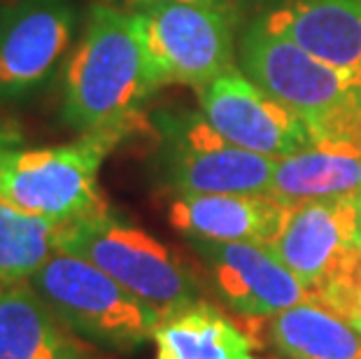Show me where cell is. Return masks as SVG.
Instances as JSON below:
<instances>
[{"label":"cell","mask_w":361,"mask_h":359,"mask_svg":"<svg viewBox=\"0 0 361 359\" xmlns=\"http://www.w3.org/2000/svg\"><path fill=\"white\" fill-rule=\"evenodd\" d=\"M73 0H10L0 5V103L24 101L54 80L71 56Z\"/></svg>","instance_id":"cell-8"},{"label":"cell","mask_w":361,"mask_h":359,"mask_svg":"<svg viewBox=\"0 0 361 359\" xmlns=\"http://www.w3.org/2000/svg\"><path fill=\"white\" fill-rule=\"evenodd\" d=\"M59 252L87 259L161 312L203 299L201 282L173 250L107 208L61 224Z\"/></svg>","instance_id":"cell-5"},{"label":"cell","mask_w":361,"mask_h":359,"mask_svg":"<svg viewBox=\"0 0 361 359\" xmlns=\"http://www.w3.org/2000/svg\"><path fill=\"white\" fill-rule=\"evenodd\" d=\"M0 359H89V353L40 294L19 282L0 294Z\"/></svg>","instance_id":"cell-14"},{"label":"cell","mask_w":361,"mask_h":359,"mask_svg":"<svg viewBox=\"0 0 361 359\" xmlns=\"http://www.w3.org/2000/svg\"><path fill=\"white\" fill-rule=\"evenodd\" d=\"M268 248L312 296L361 252L357 196L291 203L280 236Z\"/></svg>","instance_id":"cell-10"},{"label":"cell","mask_w":361,"mask_h":359,"mask_svg":"<svg viewBox=\"0 0 361 359\" xmlns=\"http://www.w3.org/2000/svg\"><path fill=\"white\" fill-rule=\"evenodd\" d=\"M268 336L282 359H361V331L314 301L268 317Z\"/></svg>","instance_id":"cell-17"},{"label":"cell","mask_w":361,"mask_h":359,"mask_svg":"<svg viewBox=\"0 0 361 359\" xmlns=\"http://www.w3.org/2000/svg\"><path fill=\"white\" fill-rule=\"evenodd\" d=\"M133 128L80 133L63 145H30L10 121H0V201L68 224L105 210L98 173Z\"/></svg>","instance_id":"cell-2"},{"label":"cell","mask_w":361,"mask_h":359,"mask_svg":"<svg viewBox=\"0 0 361 359\" xmlns=\"http://www.w3.org/2000/svg\"><path fill=\"white\" fill-rule=\"evenodd\" d=\"M238 66L303 119L312 145L361 147V87L255 17L238 40Z\"/></svg>","instance_id":"cell-3"},{"label":"cell","mask_w":361,"mask_h":359,"mask_svg":"<svg viewBox=\"0 0 361 359\" xmlns=\"http://www.w3.org/2000/svg\"><path fill=\"white\" fill-rule=\"evenodd\" d=\"M103 3L117 5V7H128L133 3H142V0H103ZM187 3H203V5H217V7H233L235 0H187Z\"/></svg>","instance_id":"cell-20"},{"label":"cell","mask_w":361,"mask_h":359,"mask_svg":"<svg viewBox=\"0 0 361 359\" xmlns=\"http://www.w3.org/2000/svg\"><path fill=\"white\" fill-rule=\"evenodd\" d=\"M255 19L361 87V0H261Z\"/></svg>","instance_id":"cell-12"},{"label":"cell","mask_w":361,"mask_h":359,"mask_svg":"<svg viewBox=\"0 0 361 359\" xmlns=\"http://www.w3.org/2000/svg\"><path fill=\"white\" fill-rule=\"evenodd\" d=\"M28 285L75 336L110 353L145 348L164 315L87 259L68 252L44 262Z\"/></svg>","instance_id":"cell-4"},{"label":"cell","mask_w":361,"mask_h":359,"mask_svg":"<svg viewBox=\"0 0 361 359\" xmlns=\"http://www.w3.org/2000/svg\"><path fill=\"white\" fill-rule=\"evenodd\" d=\"M124 10L140 33L152 94L171 84L201 89L235 66L231 7L142 0Z\"/></svg>","instance_id":"cell-6"},{"label":"cell","mask_w":361,"mask_h":359,"mask_svg":"<svg viewBox=\"0 0 361 359\" xmlns=\"http://www.w3.org/2000/svg\"><path fill=\"white\" fill-rule=\"evenodd\" d=\"M291 203L264 194H182L168 219L187 238L271 245L287 221Z\"/></svg>","instance_id":"cell-13"},{"label":"cell","mask_w":361,"mask_h":359,"mask_svg":"<svg viewBox=\"0 0 361 359\" xmlns=\"http://www.w3.org/2000/svg\"><path fill=\"white\" fill-rule=\"evenodd\" d=\"M152 96L140 33L124 7L98 0L63 75V121L73 131L135 128Z\"/></svg>","instance_id":"cell-1"},{"label":"cell","mask_w":361,"mask_h":359,"mask_svg":"<svg viewBox=\"0 0 361 359\" xmlns=\"http://www.w3.org/2000/svg\"><path fill=\"white\" fill-rule=\"evenodd\" d=\"M159 173L164 185L182 194H264L271 192L278 159L224 140L201 112H161Z\"/></svg>","instance_id":"cell-7"},{"label":"cell","mask_w":361,"mask_h":359,"mask_svg":"<svg viewBox=\"0 0 361 359\" xmlns=\"http://www.w3.org/2000/svg\"><path fill=\"white\" fill-rule=\"evenodd\" d=\"M7 287H10V285H5V282H3V278H0V294H3Z\"/></svg>","instance_id":"cell-22"},{"label":"cell","mask_w":361,"mask_h":359,"mask_svg":"<svg viewBox=\"0 0 361 359\" xmlns=\"http://www.w3.org/2000/svg\"><path fill=\"white\" fill-rule=\"evenodd\" d=\"M310 301L324 305L361 331V252L352 259L348 269L319 287Z\"/></svg>","instance_id":"cell-19"},{"label":"cell","mask_w":361,"mask_h":359,"mask_svg":"<svg viewBox=\"0 0 361 359\" xmlns=\"http://www.w3.org/2000/svg\"><path fill=\"white\" fill-rule=\"evenodd\" d=\"M196 91L203 119L238 147L282 159L312 145L303 119L252 82L240 66L228 68Z\"/></svg>","instance_id":"cell-9"},{"label":"cell","mask_w":361,"mask_h":359,"mask_svg":"<svg viewBox=\"0 0 361 359\" xmlns=\"http://www.w3.org/2000/svg\"><path fill=\"white\" fill-rule=\"evenodd\" d=\"M357 205H359V226H361V194L357 196Z\"/></svg>","instance_id":"cell-21"},{"label":"cell","mask_w":361,"mask_h":359,"mask_svg":"<svg viewBox=\"0 0 361 359\" xmlns=\"http://www.w3.org/2000/svg\"><path fill=\"white\" fill-rule=\"evenodd\" d=\"M61 224L0 201V278L5 285L28 282L59 252Z\"/></svg>","instance_id":"cell-18"},{"label":"cell","mask_w":361,"mask_h":359,"mask_svg":"<svg viewBox=\"0 0 361 359\" xmlns=\"http://www.w3.org/2000/svg\"><path fill=\"white\" fill-rule=\"evenodd\" d=\"M152 343L154 359H261L255 341L205 299L164 312Z\"/></svg>","instance_id":"cell-15"},{"label":"cell","mask_w":361,"mask_h":359,"mask_svg":"<svg viewBox=\"0 0 361 359\" xmlns=\"http://www.w3.org/2000/svg\"><path fill=\"white\" fill-rule=\"evenodd\" d=\"M212 278L214 292L243 317L268 320L310 301L308 289L268 245L189 238Z\"/></svg>","instance_id":"cell-11"},{"label":"cell","mask_w":361,"mask_h":359,"mask_svg":"<svg viewBox=\"0 0 361 359\" xmlns=\"http://www.w3.org/2000/svg\"><path fill=\"white\" fill-rule=\"evenodd\" d=\"M271 194L284 203L361 194V147L310 145L278 159Z\"/></svg>","instance_id":"cell-16"}]
</instances>
